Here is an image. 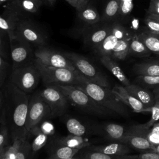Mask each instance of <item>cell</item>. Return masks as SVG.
I'll return each mask as SVG.
<instances>
[{
    "label": "cell",
    "instance_id": "obj_1",
    "mask_svg": "<svg viewBox=\"0 0 159 159\" xmlns=\"http://www.w3.org/2000/svg\"><path fill=\"white\" fill-rule=\"evenodd\" d=\"M30 97L12 83L5 89L4 99L6 102L5 119L12 140L28 137L26 128L27 116Z\"/></svg>",
    "mask_w": 159,
    "mask_h": 159
},
{
    "label": "cell",
    "instance_id": "obj_2",
    "mask_svg": "<svg viewBox=\"0 0 159 159\" xmlns=\"http://www.w3.org/2000/svg\"><path fill=\"white\" fill-rule=\"evenodd\" d=\"M78 78L79 83L75 86L84 91L99 105L120 116H127L129 115L124 104L117 98L112 89L91 82L79 73Z\"/></svg>",
    "mask_w": 159,
    "mask_h": 159
},
{
    "label": "cell",
    "instance_id": "obj_3",
    "mask_svg": "<svg viewBox=\"0 0 159 159\" xmlns=\"http://www.w3.org/2000/svg\"><path fill=\"white\" fill-rule=\"evenodd\" d=\"M56 86L64 93L71 104L87 113L105 116L112 112L111 111L99 105L87 93L75 85L58 84Z\"/></svg>",
    "mask_w": 159,
    "mask_h": 159
},
{
    "label": "cell",
    "instance_id": "obj_4",
    "mask_svg": "<svg viewBox=\"0 0 159 159\" xmlns=\"http://www.w3.org/2000/svg\"><path fill=\"white\" fill-rule=\"evenodd\" d=\"M41 78L47 85H76L79 83L78 71L45 65L34 59Z\"/></svg>",
    "mask_w": 159,
    "mask_h": 159
},
{
    "label": "cell",
    "instance_id": "obj_5",
    "mask_svg": "<svg viewBox=\"0 0 159 159\" xmlns=\"http://www.w3.org/2000/svg\"><path fill=\"white\" fill-rule=\"evenodd\" d=\"M41 78L34 61L27 65L12 69L10 82L25 93L33 91L38 86Z\"/></svg>",
    "mask_w": 159,
    "mask_h": 159
},
{
    "label": "cell",
    "instance_id": "obj_6",
    "mask_svg": "<svg viewBox=\"0 0 159 159\" xmlns=\"http://www.w3.org/2000/svg\"><path fill=\"white\" fill-rule=\"evenodd\" d=\"M78 72L87 80L100 86L110 88L111 84L104 75L87 58L75 52H64Z\"/></svg>",
    "mask_w": 159,
    "mask_h": 159
},
{
    "label": "cell",
    "instance_id": "obj_7",
    "mask_svg": "<svg viewBox=\"0 0 159 159\" xmlns=\"http://www.w3.org/2000/svg\"><path fill=\"white\" fill-rule=\"evenodd\" d=\"M52 117L50 109L41 96L39 91L35 93L29 98L27 116L26 128L28 133L42 121Z\"/></svg>",
    "mask_w": 159,
    "mask_h": 159
},
{
    "label": "cell",
    "instance_id": "obj_8",
    "mask_svg": "<svg viewBox=\"0 0 159 159\" xmlns=\"http://www.w3.org/2000/svg\"><path fill=\"white\" fill-rule=\"evenodd\" d=\"M39 93L48 104L52 117H60L66 113L69 101L56 85H47Z\"/></svg>",
    "mask_w": 159,
    "mask_h": 159
},
{
    "label": "cell",
    "instance_id": "obj_9",
    "mask_svg": "<svg viewBox=\"0 0 159 159\" xmlns=\"http://www.w3.org/2000/svg\"><path fill=\"white\" fill-rule=\"evenodd\" d=\"M10 57L12 61V69L27 65L34 61V52L32 45L17 37L10 36Z\"/></svg>",
    "mask_w": 159,
    "mask_h": 159
},
{
    "label": "cell",
    "instance_id": "obj_10",
    "mask_svg": "<svg viewBox=\"0 0 159 159\" xmlns=\"http://www.w3.org/2000/svg\"><path fill=\"white\" fill-rule=\"evenodd\" d=\"M14 35L37 47L45 46L47 43V38L45 34L36 24L29 19H22Z\"/></svg>",
    "mask_w": 159,
    "mask_h": 159
},
{
    "label": "cell",
    "instance_id": "obj_11",
    "mask_svg": "<svg viewBox=\"0 0 159 159\" xmlns=\"http://www.w3.org/2000/svg\"><path fill=\"white\" fill-rule=\"evenodd\" d=\"M148 130V129L144 128L142 124L130 126L129 127L127 135L121 143L140 153L155 152V148L149 143L146 138Z\"/></svg>",
    "mask_w": 159,
    "mask_h": 159
},
{
    "label": "cell",
    "instance_id": "obj_12",
    "mask_svg": "<svg viewBox=\"0 0 159 159\" xmlns=\"http://www.w3.org/2000/svg\"><path fill=\"white\" fill-rule=\"evenodd\" d=\"M34 57L35 60L45 65L77 71L71 61L63 53H60L45 46L39 47L35 50Z\"/></svg>",
    "mask_w": 159,
    "mask_h": 159
},
{
    "label": "cell",
    "instance_id": "obj_13",
    "mask_svg": "<svg viewBox=\"0 0 159 159\" xmlns=\"http://www.w3.org/2000/svg\"><path fill=\"white\" fill-rule=\"evenodd\" d=\"M112 23L103 22L99 25H89L79 30V35L86 45L94 49L111 34Z\"/></svg>",
    "mask_w": 159,
    "mask_h": 159
},
{
    "label": "cell",
    "instance_id": "obj_14",
    "mask_svg": "<svg viewBox=\"0 0 159 159\" xmlns=\"http://www.w3.org/2000/svg\"><path fill=\"white\" fill-rule=\"evenodd\" d=\"M112 91L120 102L131 108L134 112H150L151 108L146 107L139 100L130 94L124 86L116 85L113 87Z\"/></svg>",
    "mask_w": 159,
    "mask_h": 159
},
{
    "label": "cell",
    "instance_id": "obj_15",
    "mask_svg": "<svg viewBox=\"0 0 159 159\" xmlns=\"http://www.w3.org/2000/svg\"><path fill=\"white\" fill-rule=\"evenodd\" d=\"M22 18V14L20 12L12 9L6 8L0 14V29L7 32L9 37L13 36Z\"/></svg>",
    "mask_w": 159,
    "mask_h": 159
},
{
    "label": "cell",
    "instance_id": "obj_16",
    "mask_svg": "<svg viewBox=\"0 0 159 159\" xmlns=\"http://www.w3.org/2000/svg\"><path fill=\"white\" fill-rule=\"evenodd\" d=\"M124 87L130 94L139 100L146 107L151 108L155 103L156 101L153 93L147 88L137 84L131 83Z\"/></svg>",
    "mask_w": 159,
    "mask_h": 159
},
{
    "label": "cell",
    "instance_id": "obj_17",
    "mask_svg": "<svg viewBox=\"0 0 159 159\" xmlns=\"http://www.w3.org/2000/svg\"><path fill=\"white\" fill-rule=\"evenodd\" d=\"M88 149L104 153L111 155L123 156L130 155L132 153V149L125 144L119 142H113L106 145H93L87 147Z\"/></svg>",
    "mask_w": 159,
    "mask_h": 159
},
{
    "label": "cell",
    "instance_id": "obj_18",
    "mask_svg": "<svg viewBox=\"0 0 159 159\" xmlns=\"http://www.w3.org/2000/svg\"><path fill=\"white\" fill-rule=\"evenodd\" d=\"M101 128L106 137L113 142L119 143H121L127 135L129 129L123 125L114 123L105 124Z\"/></svg>",
    "mask_w": 159,
    "mask_h": 159
},
{
    "label": "cell",
    "instance_id": "obj_19",
    "mask_svg": "<svg viewBox=\"0 0 159 159\" xmlns=\"http://www.w3.org/2000/svg\"><path fill=\"white\" fill-rule=\"evenodd\" d=\"M99 60L101 63L123 84L124 86H128L130 84L129 80L114 58L108 55H104L100 57Z\"/></svg>",
    "mask_w": 159,
    "mask_h": 159
},
{
    "label": "cell",
    "instance_id": "obj_20",
    "mask_svg": "<svg viewBox=\"0 0 159 159\" xmlns=\"http://www.w3.org/2000/svg\"><path fill=\"white\" fill-rule=\"evenodd\" d=\"M42 2L35 0H10L7 3V8L14 9L20 14L35 13L38 11Z\"/></svg>",
    "mask_w": 159,
    "mask_h": 159
},
{
    "label": "cell",
    "instance_id": "obj_21",
    "mask_svg": "<svg viewBox=\"0 0 159 159\" xmlns=\"http://www.w3.org/2000/svg\"><path fill=\"white\" fill-rule=\"evenodd\" d=\"M55 143L56 145H63L80 150L89 147L91 145V142L84 137L77 136L72 134H69L68 135L58 138L55 141Z\"/></svg>",
    "mask_w": 159,
    "mask_h": 159
},
{
    "label": "cell",
    "instance_id": "obj_22",
    "mask_svg": "<svg viewBox=\"0 0 159 159\" xmlns=\"http://www.w3.org/2000/svg\"><path fill=\"white\" fill-rule=\"evenodd\" d=\"M78 17L82 22L89 25L96 24L101 21V16L97 9L93 6L88 4L80 10L76 11Z\"/></svg>",
    "mask_w": 159,
    "mask_h": 159
},
{
    "label": "cell",
    "instance_id": "obj_23",
    "mask_svg": "<svg viewBox=\"0 0 159 159\" xmlns=\"http://www.w3.org/2000/svg\"><path fill=\"white\" fill-rule=\"evenodd\" d=\"M120 0H107L104 7L101 21L112 23L119 16Z\"/></svg>",
    "mask_w": 159,
    "mask_h": 159
},
{
    "label": "cell",
    "instance_id": "obj_24",
    "mask_svg": "<svg viewBox=\"0 0 159 159\" xmlns=\"http://www.w3.org/2000/svg\"><path fill=\"white\" fill-rule=\"evenodd\" d=\"M137 35L151 52L159 55V34L152 32L147 29Z\"/></svg>",
    "mask_w": 159,
    "mask_h": 159
},
{
    "label": "cell",
    "instance_id": "obj_25",
    "mask_svg": "<svg viewBox=\"0 0 159 159\" xmlns=\"http://www.w3.org/2000/svg\"><path fill=\"white\" fill-rule=\"evenodd\" d=\"M133 70L138 75L158 76L159 75V61L136 63L134 65Z\"/></svg>",
    "mask_w": 159,
    "mask_h": 159
},
{
    "label": "cell",
    "instance_id": "obj_26",
    "mask_svg": "<svg viewBox=\"0 0 159 159\" xmlns=\"http://www.w3.org/2000/svg\"><path fill=\"white\" fill-rule=\"evenodd\" d=\"M85 148L80 154V157L83 159H135L137 157V155H127L123 156L111 155L89 150L87 147Z\"/></svg>",
    "mask_w": 159,
    "mask_h": 159
},
{
    "label": "cell",
    "instance_id": "obj_27",
    "mask_svg": "<svg viewBox=\"0 0 159 159\" xmlns=\"http://www.w3.org/2000/svg\"><path fill=\"white\" fill-rule=\"evenodd\" d=\"M151 52L147 48L137 35H132L129 41V54L139 57H147L150 55Z\"/></svg>",
    "mask_w": 159,
    "mask_h": 159
},
{
    "label": "cell",
    "instance_id": "obj_28",
    "mask_svg": "<svg viewBox=\"0 0 159 159\" xmlns=\"http://www.w3.org/2000/svg\"><path fill=\"white\" fill-rule=\"evenodd\" d=\"M65 124L70 134L83 137L88 134L86 127L76 118H66L65 120Z\"/></svg>",
    "mask_w": 159,
    "mask_h": 159
},
{
    "label": "cell",
    "instance_id": "obj_29",
    "mask_svg": "<svg viewBox=\"0 0 159 159\" xmlns=\"http://www.w3.org/2000/svg\"><path fill=\"white\" fill-rule=\"evenodd\" d=\"M130 39L118 40L110 57L114 60H125L129 55V41Z\"/></svg>",
    "mask_w": 159,
    "mask_h": 159
},
{
    "label": "cell",
    "instance_id": "obj_30",
    "mask_svg": "<svg viewBox=\"0 0 159 159\" xmlns=\"http://www.w3.org/2000/svg\"><path fill=\"white\" fill-rule=\"evenodd\" d=\"M29 134H31L34 135V139L32 143H30V145H31L30 157H32L39 150H40L47 143L50 136L40 132L36 129H33L30 132Z\"/></svg>",
    "mask_w": 159,
    "mask_h": 159
},
{
    "label": "cell",
    "instance_id": "obj_31",
    "mask_svg": "<svg viewBox=\"0 0 159 159\" xmlns=\"http://www.w3.org/2000/svg\"><path fill=\"white\" fill-rule=\"evenodd\" d=\"M80 150L77 148L56 145V147L52 152L48 159H66L75 156Z\"/></svg>",
    "mask_w": 159,
    "mask_h": 159
},
{
    "label": "cell",
    "instance_id": "obj_32",
    "mask_svg": "<svg viewBox=\"0 0 159 159\" xmlns=\"http://www.w3.org/2000/svg\"><path fill=\"white\" fill-rule=\"evenodd\" d=\"M117 39L111 33L94 50L100 56H111L112 51L114 48Z\"/></svg>",
    "mask_w": 159,
    "mask_h": 159
},
{
    "label": "cell",
    "instance_id": "obj_33",
    "mask_svg": "<svg viewBox=\"0 0 159 159\" xmlns=\"http://www.w3.org/2000/svg\"><path fill=\"white\" fill-rule=\"evenodd\" d=\"M25 139H19L12 140L11 144L7 145L2 149L0 159H15L21 143Z\"/></svg>",
    "mask_w": 159,
    "mask_h": 159
},
{
    "label": "cell",
    "instance_id": "obj_34",
    "mask_svg": "<svg viewBox=\"0 0 159 159\" xmlns=\"http://www.w3.org/2000/svg\"><path fill=\"white\" fill-rule=\"evenodd\" d=\"M137 84L147 89L159 87V75L158 76H143L138 75L135 80Z\"/></svg>",
    "mask_w": 159,
    "mask_h": 159
},
{
    "label": "cell",
    "instance_id": "obj_35",
    "mask_svg": "<svg viewBox=\"0 0 159 159\" xmlns=\"http://www.w3.org/2000/svg\"><path fill=\"white\" fill-rule=\"evenodd\" d=\"M0 55L6 60L10 55V39L7 32L0 29Z\"/></svg>",
    "mask_w": 159,
    "mask_h": 159
},
{
    "label": "cell",
    "instance_id": "obj_36",
    "mask_svg": "<svg viewBox=\"0 0 159 159\" xmlns=\"http://www.w3.org/2000/svg\"><path fill=\"white\" fill-rule=\"evenodd\" d=\"M111 34L117 39L122 40L125 39H130L132 35L129 33L128 30L125 27L117 22L112 23V29Z\"/></svg>",
    "mask_w": 159,
    "mask_h": 159
},
{
    "label": "cell",
    "instance_id": "obj_37",
    "mask_svg": "<svg viewBox=\"0 0 159 159\" xmlns=\"http://www.w3.org/2000/svg\"><path fill=\"white\" fill-rule=\"evenodd\" d=\"M144 22L148 30L159 34V16L155 14H147Z\"/></svg>",
    "mask_w": 159,
    "mask_h": 159
},
{
    "label": "cell",
    "instance_id": "obj_38",
    "mask_svg": "<svg viewBox=\"0 0 159 159\" xmlns=\"http://www.w3.org/2000/svg\"><path fill=\"white\" fill-rule=\"evenodd\" d=\"M31 155V145L28 137L24 139L21 143L15 159H29Z\"/></svg>",
    "mask_w": 159,
    "mask_h": 159
},
{
    "label": "cell",
    "instance_id": "obj_39",
    "mask_svg": "<svg viewBox=\"0 0 159 159\" xmlns=\"http://www.w3.org/2000/svg\"><path fill=\"white\" fill-rule=\"evenodd\" d=\"M150 112L152 114L151 119L147 122L142 124V126L147 129H149L155 122L159 120V101H155L154 105L151 107Z\"/></svg>",
    "mask_w": 159,
    "mask_h": 159
},
{
    "label": "cell",
    "instance_id": "obj_40",
    "mask_svg": "<svg viewBox=\"0 0 159 159\" xmlns=\"http://www.w3.org/2000/svg\"><path fill=\"white\" fill-rule=\"evenodd\" d=\"M34 129H36L40 132L47 134L48 136H52L55 133V128L53 124L47 119L42 121Z\"/></svg>",
    "mask_w": 159,
    "mask_h": 159
},
{
    "label": "cell",
    "instance_id": "obj_41",
    "mask_svg": "<svg viewBox=\"0 0 159 159\" xmlns=\"http://www.w3.org/2000/svg\"><path fill=\"white\" fill-rule=\"evenodd\" d=\"M134 7L133 0H120L119 17L124 19L128 16Z\"/></svg>",
    "mask_w": 159,
    "mask_h": 159
},
{
    "label": "cell",
    "instance_id": "obj_42",
    "mask_svg": "<svg viewBox=\"0 0 159 159\" xmlns=\"http://www.w3.org/2000/svg\"><path fill=\"white\" fill-rule=\"evenodd\" d=\"M11 137L9 130L6 125L0 127V150H2L7 145L9 138Z\"/></svg>",
    "mask_w": 159,
    "mask_h": 159
},
{
    "label": "cell",
    "instance_id": "obj_43",
    "mask_svg": "<svg viewBox=\"0 0 159 159\" xmlns=\"http://www.w3.org/2000/svg\"><path fill=\"white\" fill-rule=\"evenodd\" d=\"M8 69V63L1 55H0V87L3 84Z\"/></svg>",
    "mask_w": 159,
    "mask_h": 159
},
{
    "label": "cell",
    "instance_id": "obj_44",
    "mask_svg": "<svg viewBox=\"0 0 159 159\" xmlns=\"http://www.w3.org/2000/svg\"><path fill=\"white\" fill-rule=\"evenodd\" d=\"M146 138L149 143L155 148L159 145V135L151 131L150 129L148 130Z\"/></svg>",
    "mask_w": 159,
    "mask_h": 159
},
{
    "label": "cell",
    "instance_id": "obj_45",
    "mask_svg": "<svg viewBox=\"0 0 159 159\" xmlns=\"http://www.w3.org/2000/svg\"><path fill=\"white\" fill-rule=\"evenodd\" d=\"M147 14L159 16V0H150Z\"/></svg>",
    "mask_w": 159,
    "mask_h": 159
},
{
    "label": "cell",
    "instance_id": "obj_46",
    "mask_svg": "<svg viewBox=\"0 0 159 159\" xmlns=\"http://www.w3.org/2000/svg\"><path fill=\"white\" fill-rule=\"evenodd\" d=\"M135 159H159V155L155 152H145L137 155Z\"/></svg>",
    "mask_w": 159,
    "mask_h": 159
},
{
    "label": "cell",
    "instance_id": "obj_47",
    "mask_svg": "<svg viewBox=\"0 0 159 159\" xmlns=\"http://www.w3.org/2000/svg\"><path fill=\"white\" fill-rule=\"evenodd\" d=\"M89 0H77V7L76 10L78 11L84 7L88 4H89Z\"/></svg>",
    "mask_w": 159,
    "mask_h": 159
},
{
    "label": "cell",
    "instance_id": "obj_48",
    "mask_svg": "<svg viewBox=\"0 0 159 159\" xmlns=\"http://www.w3.org/2000/svg\"><path fill=\"white\" fill-rule=\"evenodd\" d=\"M150 130L153 132L158 134L159 135V123L155 122L150 128Z\"/></svg>",
    "mask_w": 159,
    "mask_h": 159
},
{
    "label": "cell",
    "instance_id": "obj_49",
    "mask_svg": "<svg viewBox=\"0 0 159 159\" xmlns=\"http://www.w3.org/2000/svg\"><path fill=\"white\" fill-rule=\"evenodd\" d=\"M153 94L154 95L155 101H159V87L153 89Z\"/></svg>",
    "mask_w": 159,
    "mask_h": 159
},
{
    "label": "cell",
    "instance_id": "obj_50",
    "mask_svg": "<svg viewBox=\"0 0 159 159\" xmlns=\"http://www.w3.org/2000/svg\"><path fill=\"white\" fill-rule=\"evenodd\" d=\"M66 2H68L70 5H71L72 7H75V9L77 7V0H65Z\"/></svg>",
    "mask_w": 159,
    "mask_h": 159
},
{
    "label": "cell",
    "instance_id": "obj_51",
    "mask_svg": "<svg viewBox=\"0 0 159 159\" xmlns=\"http://www.w3.org/2000/svg\"><path fill=\"white\" fill-rule=\"evenodd\" d=\"M3 101H4V96H3V94L0 91V107L2 106Z\"/></svg>",
    "mask_w": 159,
    "mask_h": 159
},
{
    "label": "cell",
    "instance_id": "obj_52",
    "mask_svg": "<svg viewBox=\"0 0 159 159\" xmlns=\"http://www.w3.org/2000/svg\"><path fill=\"white\" fill-rule=\"evenodd\" d=\"M46 1V2L49 4V5H50V6H53L54 4H55V2H56V1L57 0H45Z\"/></svg>",
    "mask_w": 159,
    "mask_h": 159
},
{
    "label": "cell",
    "instance_id": "obj_53",
    "mask_svg": "<svg viewBox=\"0 0 159 159\" xmlns=\"http://www.w3.org/2000/svg\"><path fill=\"white\" fill-rule=\"evenodd\" d=\"M66 159H83V158H81L80 156L78 157L74 156V157H70V158H66Z\"/></svg>",
    "mask_w": 159,
    "mask_h": 159
},
{
    "label": "cell",
    "instance_id": "obj_54",
    "mask_svg": "<svg viewBox=\"0 0 159 159\" xmlns=\"http://www.w3.org/2000/svg\"><path fill=\"white\" fill-rule=\"evenodd\" d=\"M10 0H0V6L5 2H8Z\"/></svg>",
    "mask_w": 159,
    "mask_h": 159
},
{
    "label": "cell",
    "instance_id": "obj_55",
    "mask_svg": "<svg viewBox=\"0 0 159 159\" xmlns=\"http://www.w3.org/2000/svg\"><path fill=\"white\" fill-rule=\"evenodd\" d=\"M155 153H158V154L159 155V145L155 147Z\"/></svg>",
    "mask_w": 159,
    "mask_h": 159
},
{
    "label": "cell",
    "instance_id": "obj_56",
    "mask_svg": "<svg viewBox=\"0 0 159 159\" xmlns=\"http://www.w3.org/2000/svg\"><path fill=\"white\" fill-rule=\"evenodd\" d=\"M2 150H0V158H1V153H2Z\"/></svg>",
    "mask_w": 159,
    "mask_h": 159
},
{
    "label": "cell",
    "instance_id": "obj_57",
    "mask_svg": "<svg viewBox=\"0 0 159 159\" xmlns=\"http://www.w3.org/2000/svg\"><path fill=\"white\" fill-rule=\"evenodd\" d=\"M35 1H40V2H43V0H35Z\"/></svg>",
    "mask_w": 159,
    "mask_h": 159
},
{
    "label": "cell",
    "instance_id": "obj_58",
    "mask_svg": "<svg viewBox=\"0 0 159 159\" xmlns=\"http://www.w3.org/2000/svg\"></svg>",
    "mask_w": 159,
    "mask_h": 159
},
{
    "label": "cell",
    "instance_id": "obj_59",
    "mask_svg": "<svg viewBox=\"0 0 159 159\" xmlns=\"http://www.w3.org/2000/svg\"><path fill=\"white\" fill-rule=\"evenodd\" d=\"M157 16H158V15H157Z\"/></svg>",
    "mask_w": 159,
    "mask_h": 159
},
{
    "label": "cell",
    "instance_id": "obj_60",
    "mask_svg": "<svg viewBox=\"0 0 159 159\" xmlns=\"http://www.w3.org/2000/svg\"><path fill=\"white\" fill-rule=\"evenodd\" d=\"M0 109H1V107H0Z\"/></svg>",
    "mask_w": 159,
    "mask_h": 159
}]
</instances>
